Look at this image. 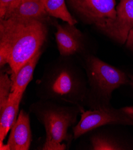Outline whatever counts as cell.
Instances as JSON below:
<instances>
[{
    "label": "cell",
    "mask_w": 133,
    "mask_h": 150,
    "mask_svg": "<svg viewBox=\"0 0 133 150\" xmlns=\"http://www.w3.org/2000/svg\"><path fill=\"white\" fill-rule=\"evenodd\" d=\"M47 35L46 22L29 18L0 19V67L8 64L11 79L37 52Z\"/></svg>",
    "instance_id": "6da1fadb"
},
{
    "label": "cell",
    "mask_w": 133,
    "mask_h": 150,
    "mask_svg": "<svg viewBox=\"0 0 133 150\" xmlns=\"http://www.w3.org/2000/svg\"><path fill=\"white\" fill-rule=\"evenodd\" d=\"M29 110L45 129L46 139L41 149L65 150L73 138L69 129L75 124L84 108L39 99L31 105Z\"/></svg>",
    "instance_id": "7a4b0ae2"
},
{
    "label": "cell",
    "mask_w": 133,
    "mask_h": 150,
    "mask_svg": "<svg viewBox=\"0 0 133 150\" xmlns=\"http://www.w3.org/2000/svg\"><path fill=\"white\" fill-rule=\"evenodd\" d=\"M39 99L83 107L88 93L87 78L81 71L61 67L46 72L37 81ZM84 108V107H83Z\"/></svg>",
    "instance_id": "3957f363"
},
{
    "label": "cell",
    "mask_w": 133,
    "mask_h": 150,
    "mask_svg": "<svg viewBox=\"0 0 133 150\" xmlns=\"http://www.w3.org/2000/svg\"><path fill=\"white\" fill-rule=\"evenodd\" d=\"M88 93L86 103L92 109L108 106L115 90L129 84V76L123 71L90 56L87 61Z\"/></svg>",
    "instance_id": "277c9868"
},
{
    "label": "cell",
    "mask_w": 133,
    "mask_h": 150,
    "mask_svg": "<svg viewBox=\"0 0 133 150\" xmlns=\"http://www.w3.org/2000/svg\"><path fill=\"white\" fill-rule=\"evenodd\" d=\"M133 126V107L115 108L109 105L91 109L81 112L78 123L72 127L73 139L106 125Z\"/></svg>",
    "instance_id": "5b68a950"
},
{
    "label": "cell",
    "mask_w": 133,
    "mask_h": 150,
    "mask_svg": "<svg viewBox=\"0 0 133 150\" xmlns=\"http://www.w3.org/2000/svg\"><path fill=\"white\" fill-rule=\"evenodd\" d=\"M70 2L85 20L103 33L116 18L115 0H70Z\"/></svg>",
    "instance_id": "8992f818"
},
{
    "label": "cell",
    "mask_w": 133,
    "mask_h": 150,
    "mask_svg": "<svg viewBox=\"0 0 133 150\" xmlns=\"http://www.w3.org/2000/svg\"><path fill=\"white\" fill-rule=\"evenodd\" d=\"M116 10V19L103 33L125 44L129 32L133 29V0H121Z\"/></svg>",
    "instance_id": "52a82bcc"
},
{
    "label": "cell",
    "mask_w": 133,
    "mask_h": 150,
    "mask_svg": "<svg viewBox=\"0 0 133 150\" xmlns=\"http://www.w3.org/2000/svg\"><path fill=\"white\" fill-rule=\"evenodd\" d=\"M32 142V132L29 114L24 110L20 111L14 124L6 144L0 147L1 150H28Z\"/></svg>",
    "instance_id": "ba28073f"
},
{
    "label": "cell",
    "mask_w": 133,
    "mask_h": 150,
    "mask_svg": "<svg viewBox=\"0 0 133 150\" xmlns=\"http://www.w3.org/2000/svg\"><path fill=\"white\" fill-rule=\"evenodd\" d=\"M73 26L69 23L65 26L56 25V41L59 53L62 56L72 55L81 49V33Z\"/></svg>",
    "instance_id": "9c48e42d"
},
{
    "label": "cell",
    "mask_w": 133,
    "mask_h": 150,
    "mask_svg": "<svg viewBox=\"0 0 133 150\" xmlns=\"http://www.w3.org/2000/svg\"><path fill=\"white\" fill-rule=\"evenodd\" d=\"M49 16L41 0H20L9 8L3 19L23 18L34 19L46 22Z\"/></svg>",
    "instance_id": "30bf717a"
},
{
    "label": "cell",
    "mask_w": 133,
    "mask_h": 150,
    "mask_svg": "<svg viewBox=\"0 0 133 150\" xmlns=\"http://www.w3.org/2000/svg\"><path fill=\"white\" fill-rule=\"evenodd\" d=\"M23 96V93H11L7 103L0 110V145H3L8 132L16 121Z\"/></svg>",
    "instance_id": "8fae6325"
},
{
    "label": "cell",
    "mask_w": 133,
    "mask_h": 150,
    "mask_svg": "<svg viewBox=\"0 0 133 150\" xmlns=\"http://www.w3.org/2000/svg\"><path fill=\"white\" fill-rule=\"evenodd\" d=\"M41 53V50L20 69L15 77L11 79L13 81L12 93L14 95L24 93L27 85L33 79L34 70Z\"/></svg>",
    "instance_id": "7c38bea8"
},
{
    "label": "cell",
    "mask_w": 133,
    "mask_h": 150,
    "mask_svg": "<svg viewBox=\"0 0 133 150\" xmlns=\"http://www.w3.org/2000/svg\"><path fill=\"white\" fill-rule=\"evenodd\" d=\"M49 16L61 19L67 23L74 25L77 21L72 17L65 0H41Z\"/></svg>",
    "instance_id": "4fadbf2b"
},
{
    "label": "cell",
    "mask_w": 133,
    "mask_h": 150,
    "mask_svg": "<svg viewBox=\"0 0 133 150\" xmlns=\"http://www.w3.org/2000/svg\"><path fill=\"white\" fill-rule=\"evenodd\" d=\"M91 149L93 150H121L125 147L119 141L106 134L100 133L92 135L90 139Z\"/></svg>",
    "instance_id": "5bb4252c"
},
{
    "label": "cell",
    "mask_w": 133,
    "mask_h": 150,
    "mask_svg": "<svg viewBox=\"0 0 133 150\" xmlns=\"http://www.w3.org/2000/svg\"><path fill=\"white\" fill-rule=\"evenodd\" d=\"M13 81L8 72H0V110L7 103L11 93Z\"/></svg>",
    "instance_id": "9a60e30c"
},
{
    "label": "cell",
    "mask_w": 133,
    "mask_h": 150,
    "mask_svg": "<svg viewBox=\"0 0 133 150\" xmlns=\"http://www.w3.org/2000/svg\"><path fill=\"white\" fill-rule=\"evenodd\" d=\"M20 0H0V19H3L7 10Z\"/></svg>",
    "instance_id": "2e32d148"
},
{
    "label": "cell",
    "mask_w": 133,
    "mask_h": 150,
    "mask_svg": "<svg viewBox=\"0 0 133 150\" xmlns=\"http://www.w3.org/2000/svg\"><path fill=\"white\" fill-rule=\"evenodd\" d=\"M125 43L127 44V46L128 47L133 49V29L130 30L129 32Z\"/></svg>",
    "instance_id": "e0dca14e"
},
{
    "label": "cell",
    "mask_w": 133,
    "mask_h": 150,
    "mask_svg": "<svg viewBox=\"0 0 133 150\" xmlns=\"http://www.w3.org/2000/svg\"><path fill=\"white\" fill-rule=\"evenodd\" d=\"M129 78V85L131 86V87L133 88V75H128Z\"/></svg>",
    "instance_id": "ac0fdd59"
}]
</instances>
